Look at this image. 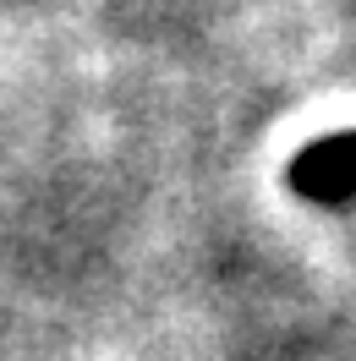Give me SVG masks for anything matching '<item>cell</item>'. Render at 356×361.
I'll return each mask as SVG.
<instances>
[{
	"label": "cell",
	"mask_w": 356,
	"mask_h": 361,
	"mask_svg": "<svg viewBox=\"0 0 356 361\" xmlns=\"http://www.w3.org/2000/svg\"><path fill=\"white\" fill-rule=\"evenodd\" d=\"M285 186L307 203H351L356 197V126L351 132H334V137H318L307 142L302 154L285 164Z\"/></svg>",
	"instance_id": "cell-1"
}]
</instances>
